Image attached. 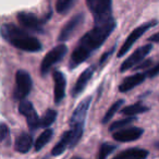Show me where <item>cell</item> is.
<instances>
[{
    "label": "cell",
    "mask_w": 159,
    "mask_h": 159,
    "mask_svg": "<svg viewBox=\"0 0 159 159\" xmlns=\"http://www.w3.org/2000/svg\"><path fill=\"white\" fill-rule=\"evenodd\" d=\"M116 21L111 20L110 22L102 25H95L91 31H89L83 36L74 51L71 55L70 68L74 69L85 61L94 50L99 48L111 33L116 29Z\"/></svg>",
    "instance_id": "1"
},
{
    "label": "cell",
    "mask_w": 159,
    "mask_h": 159,
    "mask_svg": "<svg viewBox=\"0 0 159 159\" xmlns=\"http://www.w3.org/2000/svg\"><path fill=\"white\" fill-rule=\"evenodd\" d=\"M1 36L16 48L29 52H37L42 49V44L37 38L14 24H3L0 29Z\"/></svg>",
    "instance_id": "2"
},
{
    "label": "cell",
    "mask_w": 159,
    "mask_h": 159,
    "mask_svg": "<svg viewBox=\"0 0 159 159\" xmlns=\"http://www.w3.org/2000/svg\"><path fill=\"white\" fill-rule=\"evenodd\" d=\"M92 97L85 98L81 104L76 107V109L73 112L72 117L70 120V132L72 134V139L74 145H76L80 142L81 137L83 135V131H84V123L85 119H86L87 111L91 106Z\"/></svg>",
    "instance_id": "3"
},
{
    "label": "cell",
    "mask_w": 159,
    "mask_h": 159,
    "mask_svg": "<svg viewBox=\"0 0 159 159\" xmlns=\"http://www.w3.org/2000/svg\"><path fill=\"white\" fill-rule=\"evenodd\" d=\"M87 7L94 16L95 25L110 22L112 19V0H86Z\"/></svg>",
    "instance_id": "4"
},
{
    "label": "cell",
    "mask_w": 159,
    "mask_h": 159,
    "mask_svg": "<svg viewBox=\"0 0 159 159\" xmlns=\"http://www.w3.org/2000/svg\"><path fill=\"white\" fill-rule=\"evenodd\" d=\"M33 81L26 71L19 70L16 74V89L13 96L16 100H24L32 91Z\"/></svg>",
    "instance_id": "5"
},
{
    "label": "cell",
    "mask_w": 159,
    "mask_h": 159,
    "mask_svg": "<svg viewBox=\"0 0 159 159\" xmlns=\"http://www.w3.org/2000/svg\"><path fill=\"white\" fill-rule=\"evenodd\" d=\"M66 52H68V47L64 44H59L55 48L51 49L43 59L42 64H40V73L43 75H46L55 64H57L63 59Z\"/></svg>",
    "instance_id": "6"
},
{
    "label": "cell",
    "mask_w": 159,
    "mask_h": 159,
    "mask_svg": "<svg viewBox=\"0 0 159 159\" xmlns=\"http://www.w3.org/2000/svg\"><path fill=\"white\" fill-rule=\"evenodd\" d=\"M156 24H157V21H149V22L144 23V24L139 25V26L136 27L134 31L131 32V34L128 36V38H126L125 42H124V44L122 45V47L120 48L119 52H118V57L120 58V57H122V56L125 55V53L131 49V47L134 45V43L136 42L139 38H141L142 36H143L144 34L148 31V30H150L152 27H154Z\"/></svg>",
    "instance_id": "7"
},
{
    "label": "cell",
    "mask_w": 159,
    "mask_h": 159,
    "mask_svg": "<svg viewBox=\"0 0 159 159\" xmlns=\"http://www.w3.org/2000/svg\"><path fill=\"white\" fill-rule=\"evenodd\" d=\"M152 44H146L144 46L137 48L128 59L124 60V62L120 66V71L121 72H125V71L131 70L134 66H139L142 61H144V58L152 51Z\"/></svg>",
    "instance_id": "8"
},
{
    "label": "cell",
    "mask_w": 159,
    "mask_h": 159,
    "mask_svg": "<svg viewBox=\"0 0 159 159\" xmlns=\"http://www.w3.org/2000/svg\"><path fill=\"white\" fill-rule=\"evenodd\" d=\"M19 111L21 115L26 118L27 125L31 130H36L37 128H39L40 119L38 118L37 112L31 102L26 99L21 100L20 105H19Z\"/></svg>",
    "instance_id": "9"
},
{
    "label": "cell",
    "mask_w": 159,
    "mask_h": 159,
    "mask_svg": "<svg viewBox=\"0 0 159 159\" xmlns=\"http://www.w3.org/2000/svg\"><path fill=\"white\" fill-rule=\"evenodd\" d=\"M18 21L22 27L29 30L34 33H42L43 32V23L35 14L30 12H20L18 13Z\"/></svg>",
    "instance_id": "10"
},
{
    "label": "cell",
    "mask_w": 159,
    "mask_h": 159,
    "mask_svg": "<svg viewBox=\"0 0 159 159\" xmlns=\"http://www.w3.org/2000/svg\"><path fill=\"white\" fill-rule=\"evenodd\" d=\"M83 22H84V14L80 13V14L74 16L63 27H62V30L60 31L58 40H59L60 43H64L70 37H72V35L75 33V31L83 24Z\"/></svg>",
    "instance_id": "11"
},
{
    "label": "cell",
    "mask_w": 159,
    "mask_h": 159,
    "mask_svg": "<svg viewBox=\"0 0 159 159\" xmlns=\"http://www.w3.org/2000/svg\"><path fill=\"white\" fill-rule=\"evenodd\" d=\"M144 130L141 128H128L122 129L117 132L113 133V139L121 143H126V142H133L139 139L143 135Z\"/></svg>",
    "instance_id": "12"
},
{
    "label": "cell",
    "mask_w": 159,
    "mask_h": 159,
    "mask_svg": "<svg viewBox=\"0 0 159 159\" xmlns=\"http://www.w3.org/2000/svg\"><path fill=\"white\" fill-rule=\"evenodd\" d=\"M53 82H55V102L60 104L66 96V77L60 71L53 72Z\"/></svg>",
    "instance_id": "13"
},
{
    "label": "cell",
    "mask_w": 159,
    "mask_h": 159,
    "mask_svg": "<svg viewBox=\"0 0 159 159\" xmlns=\"http://www.w3.org/2000/svg\"><path fill=\"white\" fill-rule=\"evenodd\" d=\"M94 71H95L94 66H89V68H87L85 71H83L82 74L80 75V77L77 79L76 83H75L74 87H73V89H72L73 97H76V96H79L81 93H83V91L85 89L86 85L89 84V82L91 81V77L93 76Z\"/></svg>",
    "instance_id": "14"
},
{
    "label": "cell",
    "mask_w": 159,
    "mask_h": 159,
    "mask_svg": "<svg viewBox=\"0 0 159 159\" xmlns=\"http://www.w3.org/2000/svg\"><path fill=\"white\" fill-rule=\"evenodd\" d=\"M146 79V73H136L134 75L128 76L122 81V83L119 85V91L121 93H126V92L131 91L137 85L143 83Z\"/></svg>",
    "instance_id": "15"
},
{
    "label": "cell",
    "mask_w": 159,
    "mask_h": 159,
    "mask_svg": "<svg viewBox=\"0 0 159 159\" xmlns=\"http://www.w3.org/2000/svg\"><path fill=\"white\" fill-rule=\"evenodd\" d=\"M148 156V150L143 148H129L116 155L112 159H146Z\"/></svg>",
    "instance_id": "16"
},
{
    "label": "cell",
    "mask_w": 159,
    "mask_h": 159,
    "mask_svg": "<svg viewBox=\"0 0 159 159\" xmlns=\"http://www.w3.org/2000/svg\"><path fill=\"white\" fill-rule=\"evenodd\" d=\"M66 148H72V137H71L70 131H66L63 133L61 139L52 148L51 154H52V156H59L66 152Z\"/></svg>",
    "instance_id": "17"
},
{
    "label": "cell",
    "mask_w": 159,
    "mask_h": 159,
    "mask_svg": "<svg viewBox=\"0 0 159 159\" xmlns=\"http://www.w3.org/2000/svg\"><path fill=\"white\" fill-rule=\"evenodd\" d=\"M33 146V139L30 134L27 133H22L19 135V137L16 139V152H21V154H25V152H30V149Z\"/></svg>",
    "instance_id": "18"
},
{
    "label": "cell",
    "mask_w": 159,
    "mask_h": 159,
    "mask_svg": "<svg viewBox=\"0 0 159 159\" xmlns=\"http://www.w3.org/2000/svg\"><path fill=\"white\" fill-rule=\"evenodd\" d=\"M52 134H53V131L51 129H47L45 130L42 134L38 136V139H36L35 144H34V148H35L36 152H39L43 147L47 145L49 143V141L51 139L52 137Z\"/></svg>",
    "instance_id": "19"
},
{
    "label": "cell",
    "mask_w": 159,
    "mask_h": 159,
    "mask_svg": "<svg viewBox=\"0 0 159 159\" xmlns=\"http://www.w3.org/2000/svg\"><path fill=\"white\" fill-rule=\"evenodd\" d=\"M146 111H148V107L144 106V105H142V104H134V105L126 106L125 108H123L121 110V113L122 115L129 116V117H133V116L146 112Z\"/></svg>",
    "instance_id": "20"
},
{
    "label": "cell",
    "mask_w": 159,
    "mask_h": 159,
    "mask_svg": "<svg viewBox=\"0 0 159 159\" xmlns=\"http://www.w3.org/2000/svg\"><path fill=\"white\" fill-rule=\"evenodd\" d=\"M56 118H57V111L49 109V110H47L46 113L43 116L42 119H40L39 126L40 128H48L49 125H51V124L55 122Z\"/></svg>",
    "instance_id": "21"
},
{
    "label": "cell",
    "mask_w": 159,
    "mask_h": 159,
    "mask_svg": "<svg viewBox=\"0 0 159 159\" xmlns=\"http://www.w3.org/2000/svg\"><path fill=\"white\" fill-rule=\"evenodd\" d=\"M124 102V100L123 99H120V100H118V102H116L115 104H112V106L110 107V108L108 109V111L106 112V115H105V117L102 118V123H108L109 121H110L111 119L113 118V116L117 113V111L119 110L120 108H121V106H122V104Z\"/></svg>",
    "instance_id": "22"
},
{
    "label": "cell",
    "mask_w": 159,
    "mask_h": 159,
    "mask_svg": "<svg viewBox=\"0 0 159 159\" xmlns=\"http://www.w3.org/2000/svg\"><path fill=\"white\" fill-rule=\"evenodd\" d=\"M135 120H136V119H135L134 117H129V118H125V119L116 121V122H113V123L111 124L110 128H109V130H110L111 132H113V131L122 130V129H124L126 125H129V124H131L132 122H134Z\"/></svg>",
    "instance_id": "23"
},
{
    "label": "cell",
    "mask_w": 159,
    "mask_h": 159,
    "mask_svg": "<svg viewBox=\"0 0 159 159\" xmlns=\"http://www.w3.org/2000/svg\"><path fill=\"white\" fill-rule=\"evenodd\" d=\"M74 0H57L56 2V10L58 13L66 14L72 7Z\"/></svg>",
    "instance_id": "24"
},
{
    "label": "cell",
    "mask_w": 159,
    "mask_h": 159,
    "mask_svg": "<svg viewBox=\"0 0 159 159\" xmlns=\"http://www.w3.org/2000/svg\"><path fill=\"white\" fill-rule=\"evenodd\" d=\"M116 148H117L116 145H112V144H109V143H104L99 148L97 159H107V157H108Z\"/></svg>",
    "instance_id": "25"
},
{
    "label": "cell",
    "mask_w": 159,
    "mask_h": 159,
    "mask_svg": "<svg viewBox=\"0 0 159 159\" xmlns=\"http://www.w3.org/2000/svg\"><path fill=\"white\" fill-rule=\"evenodd\" d=\"M8 134H9V129H8V126L6 125V124L1 123L0 124V143L8 136Z\"/></svg>",
    "instance_id": "26"
},
{
    "label": "cell",
    "mask_w": 159,
    "mask_h": 159,
    "mask_svg": "<svg viewBox=\"0 0 159 159\" xmlns=\"http://www.w3.org/2000/svg\"><path fill=\"white\" fill-rule=\"evenodd\" d=\"M159 74V63L156 64L155 66H152V68H150L149 70L146 72V76L150 77V79H152V77L157 76V75Z\"/></svg>",
    "instance_id": "27"
},
{
    "label": "cell",
    "mask_w": 159,
    "mask_h": 159,
    "mask_svg": "<svg viewBox=\"0 0 159 159\" xmlns=\"http://www.w3.org/2000/svg\"><path fill=\"white\" fill-rule=\"evenodd\" d=\"M113 50H115V47H113V48H111L110 50H108L106 53H104V55L102 56V58H100V61H99V66H102V64H104L105 62L107 61V59H108V58L110 57L111 55H112Z\"/></svg>",
    "instance_id": "28"
},
{
    "label": "cell",
    "mask_w": 159,
    "mask_h": 159,
    "mask_svg": "<svg viewBox=\"0 0 159 159\" xmlns=\"http://www.w3.org/2000/svg\"><path fill=\"white\" fill-rule=\"evenodd\" d=\"M148 42H152V43H159V32L156 34H154L152 36H150L148 38Z\"/></svg>",
    "instance_id": "29"
},
{
    "label": "cell",
    "mask_w": 159,
    "mask_h": 159,
    "mask_svg": "<svg viewBox=\"0 0 159 159\" xmlns=\"http://www.w3.org/2000/svg\"><path fill=\"white\" fill-rule=\"evenodd\" d=\"M150 63H152V61H150V60H146L145 62H143V63L141 62L139 66H136V69H145V68H147Z\"/></svg>",
    "instance_id": "30"
},
{
    "label": "cell",
    "mask_w": 159,
    "mask_h": 159,
    "mask_svg": "<svg viewBox=\"0 0 159 159\" xmlns=\"http://www.w3.org/2000/svg\"><path fill=\"white\" fill-rule=\"evenodd\" d=\"M155 147H156L157 149H159V141L157 142V143H155Z\"/></svg>",
    "instance_id": "31"
},
{
    "label": "cell",
    "mask_w": 159,
    "mask_h": 159,
    "mask_svg": "<svg viewBox=\"0 0 159 159\" xmlns=\"http://www.w3.org/2000/svg\"><path fill=\"white\" fill-rule=\"evenodd\" d=\"M71 159H82V158H80V157H73V158H71Z\"/></svg>",
    "instance_id": "32"
}]
</instances>
